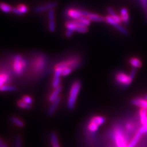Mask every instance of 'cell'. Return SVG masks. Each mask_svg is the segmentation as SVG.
Returning a JSON list of instances; mask_svg holds the SVG:
<instances>
[{"instance_id":"31","label":"cell","mask_w":147,"mask_h":147,"mask_svg":"<svg viewBox=\"0 0 147 147\" xmlns=\"http://www.w3.org/2000/svg\"><path fill=\"white\" fill-rule=\"evenodd\" d=\"M17 7L19 9V11L22 12V14H24V13H26L28 11V7L26 5H25V4H18Z\"/></svg>"},{"instance_id":"5","label":"cell","mask_w":147,"mask_h":147,"mask_svg":"<svg viewBox=\"0 0 147 147\" xmlns=\"http://www.w3.org/2000/svg\"><path fill=\"white\" fill-rule=\"evenodd\" d=\"M115 80L118 84L125 86L131 85L133 80H134L130 76V75H127L126 73L121 71L118 72L116 74L115 76Z\"/></svg>"},{"instance_id":"28","label":"cell","mask_w":147,"mask_h":147,"mask_svg":"<svg viewBox=\"0 0 147 147\" xmlns=\"http://www.w3.org/2000/svg\"><path fill=\"white\" fill-rule=\"evenodd\" d=\"M115 28L119 32V33H121V34H124V35H127L128 34V31L125 28V27L121 25L120 24H118L116 27Z\"/></svg>"},{"instance_id":"7","label":"cell","mask_w":147,"mask_h":147,"mask_svg":"<svg viewBox=\"0 0 147 147\" xmlns=\"http://www.w3.org/2000/svg\"><path fill=\"white\" fill-rule=\"evenodd\" d=\"M46 63V58L43 55L37 58L33 64V71L36 72L42 71L45 67Z\"/></svg>"},{"instance_id":"18","label":"cell","mask_w":147,"mask_h":147,"mask_svg":"<svg viewBox=\"0 0 147 147\" xmlns=\"http://www.w3.org/2000/svg\"><path fill=\"white\" fill-rule=\"evenodd\" d=\"M107 12L109 13V14L110 16H112L114 18V19L115 20V21L118 23V24H120L122 22L120 16H119L118 15H117V13L115 12V11L111 7H107Z\"/></svg>"},{"instance_id":"20","label":"cell","mask_w":147,"mask_h":147,"mask_svg":"<svg viewBox=\"0 0 147 147\" xmlns=\"http://www.w3.org/2000/svg\"><path fill=\"white\" fill-rule=\"evenodd\" d=\"M50 141L52 147H60L58 143V136L55 132H52L50 134Z\"/></svg>"},{"instance_id":"32","label":"cell","mask_w":147,"mask_h":147,"mask_svg":"<svg viewBox=\"0 0 147 147\" xmlns=\"http://www.w3.org/2000/svg\"><path fill=\"white\" fill-rule=\"evenodd\" d=\"M22 99L24 100L25 102H26L28 104H30V105H31L33 102V99H32V98L31 97V96H28V95H25V96H23Z\"/></svg>"},{"instance_id":"3","label":"cell","mask_w":147,"mask_h":147,"mask_svg":"<svg viewBox=\"0 0 147 147\" xmlns=\"http://www.w3.org/2000/svg\"><path fill=\"white\" fill-rule=\"evenodd\" d=\"M26 66V62L25 59L22 58L20 55H17L13 59V70L17 76H21L24 71Z\"/></svg>"},{"instance_id":"16","label":"cell","mask_w":147,"mask_h":147,"mask_svg":"<svg viewBox=\"0 0 147 147\" xmlns=\"http://www.w3.org/2000/svg\"><path fill=\"white\" fill-rule=\"evenodd\" d=\"M105 118L102 116H94L90 119V122L95 124L98 126H100L105 122Z\"/></svg>"},{"instance_id":"10","label":"cell","mask_w":147,"mask_h":147,"mask_svg":"<svg viewBox=\"0 0 147 147\" xmlns=\"http://www.w3.org/2000/svg\"><path fill=\"white\" fill-rule=\"evenodd\" d=\"M67 15L68 16L71 17V18L74 20H79V18L82 17L83 16L81 10L80 9H73L71 8L67 10Z\"/></svg>"},{"instance_id":"11","label":"cell","mask_w":147,"mask_h":147,"mask_svg":"<svg viewBox=\"0 0 147 147\" xmlns=\"http://www.w3.org/2000/svg\"><path fill=\"white\" fill-rule=\"evenodd\" d=\"M61 101V97L60 96H59V97L57 99H55L53 102H52V104L50 105V106L48 110V115L49 116H53L54 113L56 112V110L57 109V107L58 106V105L59 104V102H60Z\"/></svg>"},{"instance_id":"2","label":"cell","mask_w":147,"mask_h":147,"mask_svg":"<svg viewBox=\"0 0 147 147\" xmlns=\"http://www.w3.org/2000/svg\"><path fill=\"white\" fill-rule=\"evenodd\" d=\"M114 140L117 147H127V141L124 134L123 131L120 127H116L114 129Z\"/></svg>"},{"instance_id":"27","label":"cell","mask_w":147,"mask_h":147,"mask_svg":"<svg viewBox=\"0 0 147 147\" xmlns=\"http://www.w3.org/2000/svg\"><path fill=\"white\" fill-rule=\"evenodd\" d=\"M60 85V77H53V79L52 80V86L53 89L57 88L58 86Z\"/></svg>"},{"instance_id":"1","label":"cell","mask_w":147,"mask_h":147,"mask_svg":"<svg viewBox=\"0 0 147 147\" xmlns=\"http://www.w3.org/2000/svg\"><path fill=\"white\" fill-rule=\"evenodd\" d=\"M81 82L79 80H76L72 83L67 101V107L69 110H72L74 109L77 96L81 88Z\"/></svg>"},{"instance_id":"19","label":"cell","mask_w":147,"mask_h":147,"mask_svg":"<svg viewBox=\"0 0 147 147\" xmlns=\"http://www.w3.org/2000/svg\"><path fill=\"white\" fill-rule=\"evenodd\" d=\"M140 121L142 125L144 124L147 121V109H140L139 110Z\"/></svg>"},{"instance_id":"21","label":"cell","mask_w":147,"mask_h":147,"mask_svg":"<svg viewBox=\"0 0 147 147\" xmlns=\"http://www.w3.org/2000/svg\"><path fill=\"white\" fill-rule=\"evenodd\" d=\"M11 120L12 123H13L15 125H16L17 126L19 127H23L25 126L24 122L21 119L18 118L17 117H15V116L12 117L11 118Z\"/></svg>"},{"instance_id":"8","label":"cell","mask_w":147,"mask_h":147,"mask_svg":"<svg viewBox=\"0 0 147 147\" xmlns=\"http://www.w3.org/2000/svg\"><path fill=\"white\" fill-rule=\"evenodd\" d=\"M57 6H58V3L57 2H55V1L50 2V3L42 4V5L35 7L34 8V11L36 13H40L46 11H49L50 9H54Z\"/></svg>"},{"instance_id":"26","label":"cell","mask_w":147,"mask_h":147,"mask_svg":"<svg viewBox=\"0 0 147 147\" xmlns=\"http://www.w3.org/2000/svg\"><path fill=\"white\" fill-rule=\"evenodd\" d=\"M74 71L73 69L71 67H66L63 68L62 69V72H61V76L64 77V76H67Z\"/></svg>"},{"instance_id":"12","label":"cell","mask_w":147,"mask_h":147,"mask_svg":"<svg viewBox=\"0 0 147 147\" xmlns=\"http://www.w3.org/2000/svg\"><path fill=\"white\" fill-rule=\"evenodd\" d=\"M62 90H63V87L61 85H59V86L57 87V88H55L52 91V94L49 96V102H52L55 99H57L59 97V95L61 93Z\"/></svg>"},{"instance_id":"38","label":"cell","mask_w":147,"mask_h":147,"mask_svg":"<svg viewBox=\"0 0 147 147\" xmlns=\"http://www.w3.org/2000/svg\"><path fill=\"white\" fill-rule=\"evenodd\" d=\"M12 12L13 13H15V14L18 15V16H22L23 15L22 12L19 11V9H18L17 7L12 8Z\"/></svg>"},{"instance_id":"40","label":"cell","mask_w":147,"mask_h":147,"mask_svg":"<svg viewBox=\"0 0 147 147\" xmlns=\"http://www.w3.org/2000/svg\"><path fill=\"white\" fill-rule=\"evenodd\" d=\"M73 33H74L73 31L70 30H67L66 31V33H65V36L67 38H70V37H71L72 36Z\"/></svg>"},{"instance_id":"15","label":"cell","mask_w":147,"mask_h":147,"mask_svg":"<svg viewBox=\"0 0 147 147\" xmlns=\"http://www.w3.org/2000/svg\"><path fill=\"white\" fill-rule=\"evenodd\" d=\"M129 63L133 67L136 69H139L142 66V61L137 57H131L129 59Z\"/></svg>"},{"instance_id":"14","label":"cell","mask_w":147,"mask_h":147,"mask_svg":"<svg viewBox=\"0 0 147 147\" xmlns=\"http://www.w3.org/2000/svg\"><path fill=\"white\" fill-rule=\"evenodd\" d=\"M142 135V133L138 131L136 133L134 137H132L131 140L128 143L127 147H135L136 145L138 144V142H139V140H140Z\"/></svg>"},{"instance_id":"6","label":"cell","mask_w":147,"mask_h":147,"mask_svg":"<svg viewBox=\"0 0 147 147\" xmlns=\"http://www.w3.org/2000/svg\"><path fill=\"white\" fill-rule=\"evenodd\" d=\"M82 15L84 17H86L88 18L91 22H102L105 21V17H103L98 13H92L90 12H87L86 11L81 10Z\"/></svg>"},{"instance_id":"42","label":"cell","mask_w":147,"mask_h":147,"mask_svg":"<svg viewBox=\"0 0 147 147\" xmlns=\"http://www.w3.org/2000/svg\"><path fill=\"white\" fill-rule=\"evenodd\" d=\"M145 98H146V99H147V96H145Z\"/></svg>"},{"instance_id":"35","label":"cell","mask_w":147,"mask_h":147,"mask_svg":"<svg viewBox=\"0 0 147 147\" xmlns=\"http://www.w3.org/2000/svg\"><path fill=\"white\" fill-rule=\"evenodd\" d=\"M134 124L132 122H129V123H127L126 125V128L127 131L129 132H131L133 129H134Z\"/></svg>"},{"instance_id":"13","label":"cell","mask_w":147,"mask_h":147,"mask_svg":"<svg viewBox=\"0 0 147 147\" xmlns=\"http://www.w3.org/2000/svg\"><path fill=\"white\" fill-rule=\"evenodd\" d=\"M120 17L123 24H128L129 22V12L127 8L122 7L120 9Z\"/></svg>"},{"instance_id":"37","label":"cell","mask_w":147,"mask_h":147,"mask_svg":"<svg viewBox=\"0 0 147 147\" xmlns=\"http://www.w3.org/2000/svg\"><path fill=\"white\" fill-rule=\"evenodd\" d=\"M140 1L144 10L147 12V0H140Z\"/></svg>"},{"instance_id":"33","label":"cell","mask_w":147,"mask_h":147,"mask_svg":"<svg viewBox=\"0 0 147 147\" xmlns=\"http://www.w3.org/2000/svg\"><path fill=\"white\" fill-rule=\"evenodd\" d=\"M138 131L141 132L142 134L147 133V121L144 124H143V125H142V126Z\"/></svg>"},{"instance_id":"25","label":"cell","mask_w":147,"mask_h":147,"mask_svg":"<svg viewBox=\"0 0 147 147\" xmlns=\"http://www.w3.org/2000/svg\"><path fill=\"white\" fill-rule=\"evenodd\" d=\"M16 90V87L10 85H4L0 87V90L2 92H7V91H14Z\"/></svg>"},{"instance_id":"9","label":"cell","mask_w":147,"mask_h":147,"mask_svg":"<svg viewBox=\"0 0 147 147\" xmlns=\"http://www.w3.org/2000/svg\"><path fill=\"white\" fill-rule=\"evenodd\" d=\"M131 104L135 105L136 107H139L140 109H147V99L137 98L133 99L131 100Z\"/></svg>"},{"instance_id":"41","label":"cell","mask_w":147,"mask_h":147,"mask_svg":"<svg viewBox=\"0 0 147 147\" xmlns=\"http://www.w3.org/2000/svg\"><path fill=\"white\" fill-rule=\"evenodd\" d=\"M1 147H7L6 144L5 143V142H4L3 141V140H1Z\"/></svg>"},{"instance_id":"39","label":"cell","mask_w":147,"mask_h":147,"mask_svg":"<svg viewBox=\"0 0 147 147\" xmlns=\"http://www.w3.org/2000/svg\"><path fill=\"white\" fill-rule=\"evenodd\" d=\"M136 72H137V69L133 67L132 69L131 70V72H130V74H129L130 76L133 79H134V77H135L136 74Z\"/></svg>"},{"instance_id":"36","label":"cell","mask_w":147,"mask_h":147,"mask_svg":"<svg viewBox=\"0 0 147 147\" xmlns=\"http://www.w3.org/2000/svg\"><path fill=\"white\" fill-rule=\"evenodd\" d=\"M15 147H22V139L20 136H17L16 139V145Z\"/></svg>"},{"instance_id":"4","label":"cell","mask_w":147,"mask_h":147,"mask_svg":"<svg viewBox=\"0 0 147 147\" xmlns=\"http://www.w3.org/2000/svg\"><path fill=\"white\" fill-rule=\"evenodd\" d=\"M65 28L67 30L76 31L80 33H85L88 31V26L84 25L80 22L76 20L66 22Z\"/></svg>"},{"instance_id":"23","label":"cell","mask_w":147,"mask_h":147,"mask_svg":"<svg viewBox=\"0 0 147 147\" xmlns=\"http://www.w3.org/2000/svg\"><path fill=\"white\" fill-rule=\"evenodd\" d=\"M0 7H1V11L4 13H9L12 12V7L5 3H1L0 4Z\"/></svg>"},{"instance_id":"34","label":"cell","mask_w":147,"mask_h":147,"mask_svg":"<svg viewBox=\"0 0 147 147\" xmlns=\"http://www.w3.org/2000/svg\"><path fill=\"white\" fill-rule=\"evenodd\" d=\"M48 18L49 20H55V10L54 9H50L48 12Z\"/></svg>"},{"instance_id":"24","label":"cell","mask_w":147,"mask_h":147,"mask_svg":"<svg viewBox=\"0 0 147 147\" xmlns=\"http://www.w3.org/2000/svg\"><path fill=\"white\" fill-rule=\"evenodd\" d=\"M105 22L107 23V24L112 25L115 28L119 24L115 21V20L114 18L112 16H110V15L105 17Z\"/></svg>"},{"instance_id":"17","label":"cell","mask_w":147,"mask_h":147,"mask_svg":"<svg viewBox=\"0 0 147 147\" xmlns=\"http://www.w3.org/2000/svg\"><path fill=\"white\" fill-rule=\"evenodd\" d=\"M9 78H10V76L7 72L1 71L0 74V86L6 85L9 82Z\"/></svg>"},{"instance_id":"22","label":"cell","mask_w":147,"mask_h":147,"mask_svg":"<svg viewBox=\"0 0 147 147\" xmlns=\"http://www.w3.org/2000/svg\"><path fill=\"white\" fill-rule=\"evenodd\" d=\"M17 106L18 107L20 108V109H23L29 110V109H31V107H32L31 105L26 104L22 99L18 100L17 102Z\"/></svg>"},{"instance_id":"30","label":"cell","mask_w":147,"mask_h":147,"mask_svg":"<svg viewBox=\"0 0 147 147\" xmlns=\"http://www.w3.org/2000/svg\"><path fill=\"white\" fill-rule=\"evenodd\" d=\"M77 20L80 22L81 23H82L83 24H84L85 26H88L91 24V21L88 19V18L86 17H84V16H83L82 17L79 18V20Z\"/></svg>"},{"instance_id":"29","label":"cell","mask_w":147,"mask_h":147,"mask_svg":"<svg viewBox=\"0 0 147 147\" xmlns=\"http://www.w3.org/2000/svg\"><path fill=\"white\" fill-rule=\"evenodd\" d=\"M49 29L51 33H54L55 30H56V24H55V20H49Z\"/></svg>"}]
</instances>
